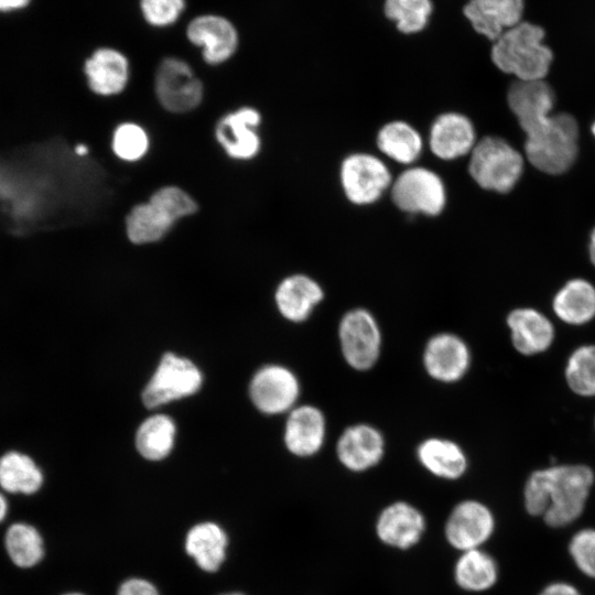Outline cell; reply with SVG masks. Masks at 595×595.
I'll use <instances>...</instances> for the list:
<instances>
[{"instance_id": "1", "label": "cell", "mask_w": 595, "mask_h": 595, "mask_svg": "<svg viewBox=\"0 0 595 595\" xmlns=\"http://www.w3.org/2000/svg\"><path fill=\"white\" fill-rule=\"evenodd\" d=\"M593 484L594 473L586 465L536 470L524 484V508L551 528L566 527L583 513Z\"/></svg>"}, {"instance_id": "2", "label": "cell", "mask_w": 595, "mask_h": 595, "mask_svg": "<svg viewBox=\"0 0 595 595\" xmlns=\"http://www.w3.org/2000/svg\"><path fill=\"white\" fill-rule=\"evenodd\" d=\"M544 40L541 25L522 20L491 42V62L517 80L544 79L553 61V52Z\"/></svg>"}, {"instance_id": "3", "label": "cell", "mask_w": 595, "mask_h": 595, "mask_svg": "<svg viewBox=\"0 0 595 595\" xmlns=\"http://www.w3.org/2000/svg\"><path fill=\"white\" fill-rule=\"evenodd\" d=\"M195 199L176 185L155 190L147 202L134 205L126 216L130 242L147 245L162 240L182 218L197 212Z\"/></svg>"}, {"instance_id": "4", "label": "cell", "mask_w": 595, "mask_h": 595, "mask_svg": "<svg viewBox=\"0 0 595 595\" xmlns=\"http://www.w3.org/2000/svg\"><path fill=\"white\" fill-rule=\"evenodd\" d=\"M524 133L527 159L539 171L559 175L575 162L578 126L570 113L550 115Z\"/></svg>"}, {"instance_id": "5", "label": "cell", "mask_w": 595, "mask_h": 595, "mask_svg": "<svg viewBox=\"0 0 595 595\" xmlns=\"http://www.w3.org/2000/svg\"><path fill=\"white\" fill-rule=\"evenodd\" d=\"M522 171V155L500 137L482 138L469 153L468 173L486 191L510 192Z\"/></svg>"}, {"instance_id": "6", "label": "cell", "mask_w": 595, "mask_h": 595, "mask_svg": "<svg viewBox=\"0 0 595 595\" xmlns=\"http://www.w3.org/2000/svg\"><path fill=\"white\" fill-rule=\"evenodd\" d=\"M394 206L410 215H440L447 201L442 177L424 166H409L393 178L390 187Z\"/></svg>"}, {"instance_id": "7", "label": "cell", "mask_w": 595, "mask_h": 595, "mask_svg": "<svg viewBox=\"0 0 595 595\" xmlns=\"http://www.w3.org/2000/svg\"><path fill=\"white\" fill-rule=\"evenodd\" d=\"M154 93L160 105L172 113H185L199 106L204 84L183 58L166 56L154 73Z\"/></svg>"}, {"instance_id": "8", "label": "cell", "mask_w": 595, "mask_h": 595, "mask_svg": "<svg viewBox=\"0 0 595 595\" xmlns=\"http://www.w3.org/2000/svg\"><path fill=\"white\" fill-rule=\"evenodd\" d=\"M392 175L387 164L367 152L348 154L340 163L339 183L345 197L354 205L367 206L390 190Z\"/></svg>"}, {"instance_id": "9", "label": "cell", "mask_w": 595, "mask_h": 595, "mask_svg": "<svg viewBox=\"0 0 595 595\" xmlns=\"http://www.w3.org/2000/svg\"><path fill=\"white\" fill-rule=\"evenodd\" d=\"M342 355L353 369L372 368L381 353L382 336L375 316L366 309L346 312L338 326Z\"/></svg>"}, {"instance_id": "10", "label": "cell", "mask_w": 595, "mask_h": 595, "mask_svg": "<svg viewBox=\"0 0 595 595\" xmlns=\"http://www.w3.org/2000/svg\"><path fill=\"white\" fill-rule=\"evenodd\" d=\"M186 40L199 48L203 61L210 66L231 60L240 45L236 24L226 15L205 12L195 15L185 26Z\"/></svg>"}, {"instance_id": "11", "label": "cell", "mask_w": 595, "mask_h": 595, "mask_svg": "<svg viewBox=\"0 0 595 595\" xmlns=\"http://www.w3.org/2000/svg\"><path fill=\"white\" fill-rule=\"evenodd\" d=\"M202 381L199 369L190 359L166 353L145 386L142 401L148 408H156L194 394Z\"/></svg>"}, {"instance_id": "12", "label": "cell", "mask_w": 595, "mask_h": 595, "mask_svg": "<svg viewBox=\"0 0 595 595\" xmlns=\"http://www.w3.org/2000/svg\"><path fill=\"white\" fill-rule=\"evenodd\" d=\"M261 120L258 109L250 106L237 108L218 119L215 139L230 159L252 160L261 150V138L257 131Z\"/></svg>"}, {"instance_id": "13", "label": "cell", "mask_w": 595, "mask_h": 595, "mask_svg": "<svg viewBox=\"0 0 595 595\" xmlns=\"http://www.w3.org/2000/svg\"><path fill=\"white\" fill-rule=\"evenodd\" d=\"M495 530L491 510L478 500L466 499L457 504L445 523V537L455 549L464 552L480 547Z\"/></svg>"}, {"instance_id": "14", "label": "cell", "mask_w": 595, "mask_h": 595, "mask_svg": "<svg viewBox=\"0 0 595 595\" xmlns=\"http://www.w3.org/2000/svg\"><path fill=\"white\" fill-rule=\"evenodd\" d=\"M300 394L296 376L286 367L269 365L252 378L250 397L257 409L267 414L291 411Z\"/></svg>"}, {"instance_id": "15", "label": "cell", "mask_w": 595, "mask_h": 595, "mask_svg": "<svg viewBox=\"0 0 595 595\" xmlns=\"http://www.w3.org/2000/svg\"><path fill=\"white\" fill-rule=\"evenodd\" d=\"M470 365V351L466 343L453 333L432 336L423 351L426 374L442 383L459 381Z\"/></svg>"}, {"instance_id": "16", "label": "cell", "mask_w": 595, "mask_h": 595, "mask_svg": "<svg viewBox=\"0 0 595 595\" xmlns=\"http://www.w3.org/2000/svg\"><path fill=\"white\" fill-rule=\"evenodd\" d=\"M84 75L89 89L101 97L121 94L130 79V62L119 48L100 46L84 62Z\"/></svg>"}, {"instance_id": "17", "label": "cell", "mask_w": 595, "mask_h": 595, "mask_svg": "<svg viewBox=\"0 0 595 595\" xmlns=\"http://www.w3.org/2000/svg\"><path fill=\"white\" fill-rule=\"evenodd\" d=\"M476 142L473 122L461 112H443L431 125L429 148L440 160L453 161L467 155Z\"/></svg>"}, {"instance_id": "18", "label": "cell", "mask_w": 595, "mask_h": 595, "mask_svg": "<svg viewBox=\"0 0 595 595\" xmlns=\"http://www.w3.org/2000/svg\"><path fill=\"white\" fill-rule=\"evenodd\" d=\"M336 455L340 464L350 472L368 470L382 459L385 439L372 425L366 423L350 425L338 437Z\"/></svg>"}, {"instance_id": "19", "label": "cell", "mask_w": 595, "mask_h": 595, "mask_svg": "<svg viewBox=\"0 0 595 595\" xmlns=\"http://www.w3.org/2000/svg\"><path fill=\"white\" fill-rule=\"evenodd\" d=\"M425 531V518L414 506L396 501L387 506L376 522L379 540L392 548L405 550L416 544Z\"/></svg>"}, {"instance_id": "20", "label": "cell", "mask_w": 595, "mask_h": 595, "mask_svg": "<svg viewBox=\"0 0 595 595\" xmlns=\"http://www.w3.org/2000/svg\"><path fill=\"white\" fill-rule=\"evenodd\" d=\"M524 0H468L463 14L490 42L523 20Z\"/></svg>"}, {"instance_id": "21", "label": "cell", "mask_w": 595, "mask_h": 595, "mask_svg": "<svg viewBox=\"0 0 595 595\" xmlns=\"http://www.w3.org/2000/svg\"><path fill=\"white\" fill-rule=\"evenodd\" d=\"M325 436L326 421L321 409L304 404L290 411L284 429V444L293 455H315L323 447Z\"/></svg>"}, {"instance_id": "22", "label": "cell", "mask_w": 595, "mask_h": 595, "mask_svg": "<svg viewBox=\"0 0 595 595\" xmlns=\"http://www.w3.org/2000/svg\"><path fill=\"white\" fill-rule=\"evenodd\" d=\"M274 299L281 315L288 321L299 323L307 320L323 301L324 291L313 278L295 273L279 283Z\"/></svg>"}, {"instance_id": "23", "label": "cell", "mask_w": 595, "mask_h": 595, "mask_svg": "<svg viewBox=\"0 0 595 595\" xmlns=\"http://www.w3.org/2000/svg\"><path fill=\"white\" fill-rule=\"evenodd\" d=\"M511 342L522 355H536L547 350L554 338L552 323L533 309H516L507 317Z\"/></svg>"}, {"instance_id": "24", "label": "cell", "mask_w": 595, "mask_h": 595, "mask_svg": "<svg viewBox=\"0 0 595 595\" xmlns=\"http://www.w3.org/2000/svg\"><path fill=\"white\" fill-rule=\"evenodd\" d=\"M555 101L551 86L544 80H515L508 88L507 102L521 129L551 115Z\"/></svg>"}, {"instance_id": "25", "label": "cell", "mask_w": 595, "mask_h": 595, "mask_svg": "<svg viewBox=\"0 0 595 595\" xmlns=\"http://www.w3.org/2000/svg\"><path fill=\"white\" fill-rule=\"evenodd\" d=\"M416 455L429 473L442 479H458L467 469V457L463 448L448 439L424 440L419 444Z\"/></svg>"}, {"instance_id": "26", "label": "cell", "mask_w": 595, "mask_h": 595, "mask_svg": "<svg viewBox=\"0 0 595 595\" xmlns=\"http://www.w3.org/2000/svg\"><path fill=\"white\" fill-rule=\"evenodd\" d=\"M376 144L385 156L409 166L419 160L424 148L420 132L403 120L383 125L377 133Z\"/></svg>"}, {"instance_id": "27", "label": "cell", "mask_w": 595, "mask_h": 595, "mask_svg": "<svg viewBox=\"0 0 595 595\" xmlns=\"http://www.w3.org/2000/svg\"><path fill=\"white\" fill-rule=\"evenodd\" d=\"M552 306L563 322L585 324L595 316V288L584 279H572L555 294Z\"/></svg>"}, {"instance_id": "28", "label": "cell", "mask_w": 595, "mask_h": 595, "mask_svg": "<svg viewBox=\"0 0 595 595\" xmlns=\"http://www.w3.org/2000/svg\"><path fill=\"white\" fill-rule=\"evenodd\" d=\"M498 575L496 560L482 549L462 552L454 567L456 584L467 592L488 591L497 583Z\"/></svg>"}, {"instance_id": "29", "label": "cell", "mask_w": 595, "mask_h": 595, "mask_svg": "<svg viewBox=\"0 0 595 595\" xmlns=\"http://www.w3.org/2000/svg\"><path fill=\"white\" fill-rule=\"evenodd\" d=\"M227 539L215 523L205 522L193 527L185 540L187 553L207 572L218 570L225 559Z\"/></svg>"}, {"instance_id": "30", "label": "cell", "mask_w": 595, "mask_h": 595, "mask_svg": "<svg viewBox=\"0 0 595 595\" xmlns=\"http://www.w3.org/2000/svg\"><path fill=\"white\" fill-rule=\"evenodd\" d=\"M42 483V472L30 456L9 452L0 458V486L6 491L31 495Z\"/></svg>"}, {"instance_id": "31", "label": "cell", "mask_w": 595, "mask_h": 595, "mask_svg": "<svg viewBox=\"0 0 595 595\" xmlns=\"http://www.w3.org/2000/svg\"><path fill=\"white\" fill-rule=\"evenodd\" d=\"M175 437V425L171 418L155 414L148 418L139 426L136 446L147 459L160 461L172 451Z\"/></svg>"}, {"instance_id": "32", "label": "cell", "mask_w": 595, "mask_h": 595, "mask_svg": "<svg viewBox=\"0 0 595 595\" xmlns=\"http://www.w3.org/2000/svg\"><path fill=\"white\" fill-rule=\"evenodd\" d=\"M383 13L402 34L422 32L433 13L432 0H385Z\"/></svg>"}, {"instance_id": "33", "label": "cell", "mask_w": 595, "mask_h": 595, "mask_svg": "<svg viewBox=\"0 0 595 595\" xmlns=\"http://www.w3.org/2000/svg\"><path fill=\"white\" fill-rule=\"evenodd\" d=\"M6 549L12 562L20 567L35 565L44 554L40 533L26 523H14L8 529Z\"/></svg>"}, {"instance_id": "34", "label": "cell", "mask_w": 595, "mask_h": 595, "mask_svg": "<svg viewBox=\"0 0 595 595\" xmlns=\"http://www.w3.org/2000/svg\"><path fill=\"white\" fill-rule=\"evenodd\" d=\"M565 379L573 392L595 396V345L576 348L567 360Z\"/></svg>"}, {"instance_id": "35", "label": "cell", "mask_w": 595, "mask_h": 595, "mask_svg": "<svg viewBox=\"0 0 595 595\" xmlns=\"http://www.w3.org/2000/svg\"><path fill=\"white\" fill-rule=\"evenodd\" d=\"M150 148L147 130L139 123L127 121L118 125L111 138L113 154L125 162H137L145 156Z\"/></svg>"}, {"instance_id": "36", "label": "cell", "mask_w": 595, "mask_h": 595, "mask_svg": "<svg viewBox=\"0 0 595 595\" xmlns=\"http://www.w3.org/2000/svg\"><path fill=\"white\" fill-rule=\"evenodd\" d=\"M187 0H138V9L145 24L162 30L175 25L183 17Z\"/></svg>"}, {"instance_id": "37", "label": "cell", "mask_w": 595, "mask_h": 595, "mask_svg": "<svg viewBox=\"0 0 595 595\" xmlns=\"http://www.w3.org/2000/svg\"><path fill=\"white\" fill-rule=\"evenodd\" d=\"M569 554L575 566L587 577L595 580V529H581L569 542Z\"/></svg>"}, {"instance_id": "38", "label": "cell", "mask_w": 595, "mask_h": 595, "mask_svg": "<svg viewBox=\"0 0 595 595\" xmlns=\"http://www.w3.org/2000/svg\"><path fill=\"white\" fill-rule=\"evenodd\" d=\"M118 595H159V593L148 581L131 578L120 586Z\"/></svg>"}, {"instance_id": "39", "label": "cell", "mask_w": 595, "mask_h": 595, "mask_svg": "<svg viewBox=\"0 0 595 595\" xmlns=\"http://www.w3.org/2000/svg\"><path fill=\"white\" fill-rule=\"evenodd\" d=\"M539 595H582V593L567 582H552L545 585Z\"/></svg>"}, {"instance_id": "40", "label": "cell", "mask_w": 595, "mask_h": 595, "mask_svg": "<svg viewBox=\"0 0 595 595\" xmlns=\"http://www.w3.org/2000/svg\"><path fill=\"white\" fill-rule=\"evenodd\" d=\"M30 0H0V11L10 12L28 6Z\"/></svg>"}, {"instance_id": "41", "label": "cell", "mask_w": 595, "mask_h": 595, "mask_svg": "<svg viewBox=\"0 0 595 595\" xmlns=\"http://www.w3.org/2000/svg\"><path fill=\"white\" fill-rule=\"evenodd\" d=\"M589 258L592 263L595 266V228L593 229L591 234V241H589Z\"/></svg>"}, {"instance_id": "42", "label": "cell", "mask_w": 595, "mask_h": 595, "mask_svg": "<svg viewBox=\"0 0 595 595\" xmlns=\"http://www.w3.org/2000/svg\"><path fill=\"white\" fill-rule=\"evenodd\" d=\"M8 510V505L4 497L0 494V522L4 519Z\"/></svg>"}, {"instance_id": "43", "label": "cell", "mask_w": 595, "mask_h": 595, "mask_svg": "<svg viewBox=\"0 0 595 595\" xmlns=\"http://www.w3.org/2000/svg\"><path fill=\"white\" fill-rule=\"evenodd\" d=\"M65 595H83V594H79V593H71V594H65Z\"/></svg>"}, {"instance_id": "44", "label": "cell", "mask_w": 595, "mask_h": 595, "mask_svg": "<svg viewBox=\"0 0 595 595\" xmlns=\"http://www.w3.org/2000/svg\"><path fill=\"white\" fill-rule=\"evenodd\" d=\"M592 131H593V133H594V136H595V123H594L593 127H592Z\"/></svg>"}, {"instance_id": "45", "label": "cell", "mask_w": 595, "mask_h": 595, "mask_svg": "<svg viewBox=\"0 0 595 595\" xmlns=\"http://www.w3.org/2000/svg\"><path fill=\"white\" fill-rule=\"evenodd\" d=\"M225 595H242V594H239V593H231V594H225Z\"/></svg>"}]
</instances>
